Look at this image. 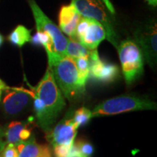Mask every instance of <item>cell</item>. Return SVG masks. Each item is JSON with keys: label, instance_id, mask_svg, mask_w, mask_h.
Segmentation results:
<instances>
[{"label": "cell", "instance_id": "6da1fadb", "mask_svg": "<svg viewBox=\"0 0 157 157\" xmlns=\"http://www.w3.org/2000/svg\"><path fill=\"white\" fill-rule=\"evenodd\" d=\"M48 68L62 93L71 101L84 93L78 83V71L73 58L56 52H49Z\"/></svg>", "mask_w": 157, "mask_h": 157}, {"label": "cell", "instance_id": "7a4b0ae2", "mask_svg": "<svg viewBox=\"0 0 157 157\" xmlns=\"http://www.w3.org/2000/svg\"><path fill=\"white\" fill-rule=\"evenodd\" d=\"M82 16L92 18L103 25L106 32V38L111 44L118 48L117 36L113 25V6L109 0H72Z\"/></svg>", "mask_w": 157, "mask_h": 157}, {"label": "cell", "instance_id": "3957f363", "mask_svg": "<svg viewBox=\"0 0 157 157\" xmlns=\"http://www.w3.org/2000/svg\"><path fill=\"white\" fill-rule=\"evenodd\" d=\"M141 110H156V103L144 98L123 95L109 99L98 105L92 111V118Z\"/></svg>", "mask_w": 157, "mask_h": 157}, {"label": "cell", "instance_id": "277c9868", "mask_svg": "<svg viewBox=\"0 0 157 157\" xmlns=\"http://www.w3.org/2000/svg\"><path fill=\"white\" fill-rule=\"evenodd\" d=\"M31 88L44 104L52 122H56L58 115L66 106V102L50 68L47 69L44 77L39 82L38 85Z\"/></svg>", "mask_w": 157, "mask_h": 157}, {"label": "cell", "instance_id": "5b68a950", "mask_svg": "<svg viewBox=\"0 0 157 157\" xmlns=\"http://www.w3.org/2000/svg\"><path fill=\"white\" fill-rule=\"evenodd\" d=\"M117 48L124 76L129 84L143 74V52L137 43L129 39L121 42Z\"/></svg>", "mask_w": 157, "mask_h": 157}, {"label": "cell", "instance_id": "8992f818", "mask_svg": "<svg viewBox=\"0 0 157 157\" xmlns=\"http://www.w3.org/2000/svg\"><path fill=\"white\" fill-rule=\"evenodd\" d=\"M29 2L34 15L37 31L48 33L52 39L54 52L65 56L68 39L63 34L60 29L43 13L34 0H29Z\"/></svg>", "mask_w": 157, "mask_h": 157}, {"label": "cell", "instance_id": "52a82bcc", "mask_svg": "<svg viewBox=\"0 0 157 157\" xmlns=\"http://www.w3.org/2000/svg\"><path fill=\"white\" fill-rule=\"evenodd\" d=\"M106 38V32L101 23L96 20L82 17L76 30V37L89 50H96L102 41Z\"/></svg>", "mask_w": 157, "mask_h": 157}, {"label": "cell", "instance_id": "ba28073f", "mask_svg": "<svg viewBox=\"0 0 157 157\" xmlns=\"http://www.w3.org/2000/svg\"><path fill=\"white\" fill-rule=\"evenodd\" d=\"M4 92L5 95L1 100L2 106L4 113L8 116H15L22 112L32 99V90L7 86Z\"/></svg>", "mask_w": 157, "mask_h": 157}, {"label": "cell", "instance_id": "9c48e42d", "mask_svg": "<svg viewBox=\"0 0 157 157\" xmlns=\"http://www.w3.org/2000/svg\"><path fill=\"white\" fill-rule=\"evenodd\" d=\"M137 44L142 50L143 56L151 67L156 64V23H147L137 29L135 34Z\"/></svg>", "mask_w": 157, "mask_h": 157}, {"label": "cell", "instance_id": "30bf717a", "mask_svg": "<svg viewBox=\"0 0 157 157\" xmlns=\"http://www.w3.org/2000/svg\"><path fill=\"white\" fill-rule=\"evenodd\" d=\"M33 125H34V119L30 117L26 121H12L2 128V148L8 143L17 145L29 140L31 137Z\"/></svg>", "mask_w": 157, "mask_h": 157}, {"label": "cell", "instance_id": "8fae6325", "mask_svg": "<svg viewBox=\"0 0 157 157\" xmlns=\"http://www.w3.org/2000/svg\"><path fill=\"white\" fill-rule=\"evenodd\" d=\"M71 113H68L53 129L46 133L47 139L53 146L57 145H73L78 127L74 122Z\"/></svg>", "mask_w": 157, "mask_h": 157}, {"label": "cell", "instance_id": "7c38bea8", "mask_svg": "<svg viewBox=\"0 0 157 157\" xmlns=\"http://www.w3.org/2000/svg\"><path fill=\"white\" fill-rule=\"evenodd\" d=\"M89 77L102 83H109L118 77L119 69L117 66L101 60L97 49L93 50L89 57Z\"/></svg>", "mask_w": 157, "mask_h": 157}, {"label": "cell", "instance_id": "4fadbf2b", "mask_svg": "<svg viewBox=\"0 0 157 157\" xmlns=\"http://www.w3.org/2000/svg\"><path fill=\"white\" fill-rule=\"evenodd\" d=\"M82 15L73 4L62 7L59 13V29L71 39H75L76 30Z\"/></svg>", "mask_w": 157, "mask_h": 157}, {"label": "cell", "instance_id": "5bb4252c", "mask_svg": "<svg viewBox=\"0 0 157 157\" xmlns=\"http://www.w3.org/2000/svg\"><path fill=\"white\" fill-rule=\"evenodd\" d=\"M18 153L17 157H52L48 145L38 144L34 137L28 140L15 145Z\"/></svg>", "mask_w": 157, "mask_h": 157}, {"label": "cell", "instance_id": "9a60e30c", "mask_svg": "<svg viewBox=\"0 0 157 157\" xmlns=\"http://www.w3.org/2000/svg\"><path fill=\"white\" fill-rule=\"evenodd\" d=\"M91 52V50L85 48L84 45L76 41L74 39H68L66 50V56H69L73 59L81 58V57L89 58Z\"/></svg>", "mask_w": 157, "mask_h": 157}, {"label": "cell", "instance_id": "2e32d148", "mask_svg": "<svg viewBox=\"0 0 157 157\" xmlns=\"http://www.w3.org/2000/svg\"><path fill=\"white\" fill-rule=\"evenodd\" d=\"M31 31L22 25H19L9 35L8 40L17 47H22L31 41Z\"/></svg>", "mask_w": 157, "mask_h": 157}, {"label": "cell", "instance_id": "e0dca14e", "mask_svg": "<svg viewBox=\"0 0 157 157\" xmlns=\"http://www.w3.org/2000/svg\"><path fill=\"white\" fill-rule=\"evenodd\" d=\"M75 61L76 68L78 71V83L80 87L84 91L85 89V84L87 79L89 77L90 73V61L87 58H77L74 59Z\"/></svg>", "mask_w": 157, "mask_h": 157}, {"label": "cell", "instance_id": "ac0fdd59", "mask_svg": "<svg viewBox=\"0 0 157 157\" xmlns=\"http://www.w3.org/2000/svg\"><path fill=\"white\" fill-rule=\"evenodd\" d=\"M30 42L34 45H42L44 47L47 53L54 52L52 39L50 35L44 31H37L34 36L31 38Z\"/></svg>", "mask_w": 157, "mask_h": 157}, {"label": "cell", "instance_id": "d6986e66", "mask_svg": "<svg viewBox=\"0 0 157 157\" xmlns=\"http://www.w3.org/2000/svg\"><path fill=\"white\" fill-rule=\"evenodd\" d=\"M92 118V111L85 107H82L74 112L73 121L78 127L86 124Z\"/></svg>", "mask_w": 157, "mask_h": 157}, {"label": "cell", "instance_id": "ffe728a7", "mask_svg": "<svg viewBox=\"0 0 157 157\" xmlns=\"http://www.w3.org/2000/svg\"><path fill=\"white\" fill-rule=\"evenodd\" d=\"M82 157H91L94 152L93 145L85 141L78 140L74 143Z\"/></svg>", "mask_w": 157, "mask_h": 157}, {"label": "cell", "instance_id": "44dd1931", "mask_svg": "<svg viewBox=\"0 0 157 157\" xmlns=\"http://www.w3.org/2000/svg\"><path fill=\"white\" fill-rule=\"evenodd\" d=\"M17 156L18 153L14 144L8 143L0 150V157H17Z\"/></svg>", "mask_w": 157, "mask_h": 157}, {"label": "cell", "instance_id": "7402d4cb", "mask_svg": "<svg viewBox=\"0 0 157 157\" xmlns=\"http://www.w3.org/2000/svg\"><path fill=\"white\" fill-rule=\"evenodd\" d=\"M54 147V153L56 157H67L69 154L71 146L66 145H57Z\"/></svg>", "mask_w": 157, "mask_h": 157}, {"label": "cell", "instance_id": "603a6c76", "mask_svg": "<svg viewBox=\"0 0 157 157\" xmlns=\"http://www.w3.org/2000/svg\"><path fill=\"white\" fill-rule=\"evenodd\" d=\"M6 87H7V85H6L5 82H3L1 79H0V101H1L2 97L4 90L5 89Z\"/></svg>", "mask_w": 157, "mask_h": 157}, {"label": "cell", "instance_id": "cb8c5ba5", "mask_svg": "<svg viewBox=\"0 0 157 157\" xmlns=\"http://www.w3.org/2000/svg\"><path fill=\"white\" fill-rule=\"evenodd\" d=\"M147 2H148L149 5H153V6H156V3H157V0H146Z\"/></svg>", "mask_w": 157, "mask_h": 157}, {"label": "cell", "instance_id": "d4e9b609", "mask_svg": "<svg viewBox=\"0 0 157 157\" xmlns=\"http://www.w3.org/2000/svg\"><path fill=\"white\" fill-rule=\"evenodd\" d=\"M3 42H4V38H3L2 35L0 34V47L2 46V44Z\"/></svg>", "mask_w": 157, "mask_h": 157}, {"label": "cell", "instance_id": "484cf974", "mask_svg": "<svg viewBox=\"0 0 157 157\" xmlns=\"http://www.w3.org/2000/svg\"><path fill=\"white\" fill-rule=\"evenodd\" d=\"M2 127H0V150H1V148H2V144H1V134H2Z\"/></svg>", "mask_w": 157, "mask_h": 157}]
</instances>
